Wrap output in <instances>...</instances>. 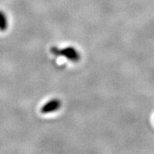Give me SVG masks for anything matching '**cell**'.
<instances>
[{"mask_svg":"<svg viewBox=\"0 0 154 154\" xmlns=\"http://www.w3.org/2000/svg\"><path fill=\"white\" fill-rule=\"evenodd\" d=\"M51 51L54 54L57 55V56H63L72 61L76 62L80 58L79 53L77 52L75 49L72 48V47H66V48L61 49V50L57 48V47H53L51 49Z\"/></svg>","mask_w":154,"mask_h":154,"instance_id":"1","label":"cell"},{"mask_svg":"<svg viewBox=\"0 0 154 154\" xmlns=\"http://www.w3.org/2000/svg\"><path fill=\"white\" fill-rule=\"evenodd\" d=\"M7 25H8V23H7L6 15L0 11V31L2 32L6 31L7 29Z\"/></svg>","mask_w":154,"mask_h":154,"instance_id":"3","label":"cell"},{"mask_svg":"<svg viewBox=\"0 0 154 154\" xmlns=\"http://www.w3.org/2000/svg\"><path fill=\"white\" fill-rule=\"evenodd\" d=\"M60 107H61V101L57 99H54L48 101L45 106H43L41 109V112L43 113H49V112L56 111Z\"/></svg>","mask_w":154,"mask_h":154,"instance_id":"2","label":"cell"}]
</instances>
